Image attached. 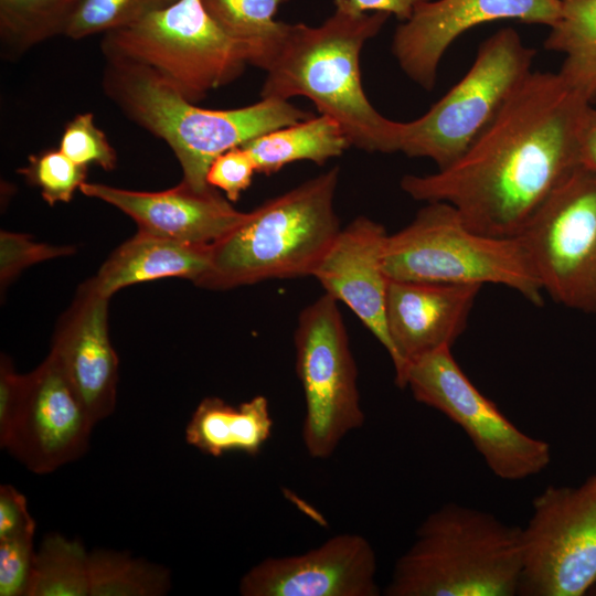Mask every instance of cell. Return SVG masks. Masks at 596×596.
Returning a JSON list of instances; mask_svg holds the SVG:
<instances>
[{"label":"cell","instance_id":"6da1fadb","mask_svg":"<svg viewBox=\"0 0 596 596\" xmlns=\"http://www.w3.org/2000/svg\"><path fill=\"white\" fill-rule=\"evenodd\" d=\"M592 104L558 73L531 72L451 164L407 174L402 190L454 206L471 230L513 237L576 168L578 135Z\"/></svg>","mask_w":596,"mask_h":596},{"label":"cell","instance_id":"7a4b0ae2","mask_svg":"<svg viewBox=\"0 0 596 596\" xmlns=\"http://www.w3.org/2000/svg\"><path fill=\"white\" fill-rule=\"evenodd\" d=\"M390 14L358 12L349 0H334V12L319 26L285 23L264 62L260 98L304 96L320 115L339 123L350 146L370 152L400 149L401 123L382 116L361 81L360 53Z\"/></svg>","mask_w":596,"mask_h":596},{"label":"cell","instance_id":"3957f363","mask_svg":"<svg viewBox=\"0 0 596 596\" xmlns=\"http://www.w3.org/2000/svg\"><path fill=\"white\" fill-rule=\"evenodd\" d=\"M103 88L129 119L168 143L182 181L196 191L212 188L206 173L219 155L312 117L288 100L269 98L234 109L202 108L153 70L125 61H107Z\"/></svg>","mask_w":596,"mask_h":596},{"label":"cell","instance_id":"277c9868","mask_svg":"<svg viewBox=\"0 0 596 596\" xmlns=\"http://www.w3.org/2000/svg\"><path fill=\"white\" fill-rule=\"evenodd\" d=\"M338 180L336 167L247 212L211 244L210 267L194 284L221 290L312 276L341 230L334 209Z\"/></svg>","mask_w":596,"mask_h":596},{"label":"cell","instance_id":"5b68a950","mask_svg":"<svg viewBox=\"0 0 596 596\" xmlns=\"http://www.w3.org/2000/svg\"><path fill=\"white\" fill-rule=\"evenodd\" d=\"M521 568V528L487 511L446 503L417 528L384 594L513 596Z\"/></svg>","mask_w":596,"mask_h":596},{"label":"cell","instance_id":"8992f818","mask_svg":"<svg viewBox=\"0 0 596 596\" xmlns=\"http://www.w3.org/2000/svg\"><path fill=\"white\" fill-rule=\"evenodd\" d=\"M384 266L390 279L497 284L543 305V289L520 240L471 230L446 202H427L409 224L389 234Z\"/></svg>","mask_w":596,"mask_h":596},{"label":"cell","instance_id":"52a82bcc","mask_svg":"<svg viewBox=\"0 0 596 596\" xmlns=\"http://www.w3.org/2000/svg\"><path fill=\"white\" fill-rule=\"evenodd\" d=\"M100 47L106 61L145 65L195 104L235 81L249 64L246 49L222 30L202 0H178L109 31Z\"/></svg>","mask_w":596,"mask_h":596},{"label":"cell","instance_id":"ba28073f","mask_svg":"<svg viewBox=\"0 0 596 596\" xmlns=\"http://www.w3.org/2000/svg\"><path fill=\"white\" fill-rule=\"evenodd\" d=\"M535 51L512 28L485 40L468 72L423 116L401 123L398 151L438 169L456 161L532 72Z\"/></svg>","mask_w":596,"mask_h":596},{"label":"cell","instance_id":"9c48e42d","mask_svg":"<svg viewBox=\"0 0 596 596\" xmlns=\"http://www.w3.org/2000/svg\"><path fill=\"white\" fill-rule=\"evenodd\" d=\"M296 374L305 398L302 441L327 459L364 424L353 358L339 302L323 294L299 313L294 334Z\"/></svg>","mask_w":596,"mask_h":596},{"label":"cell","instance_id":"30bf717a","mask_svg":"<svg viewBox=\"0 0 596 596\" xmlns=\"http://www.w3.org/2000/svg\"><path fill=\"white\" fill-rule=\"evenodd\" d=\"M517 237L543 291L568 308L596 312V173L576 168Z\"/></svg>","mask_w":596,"mask_h":596},{"label":"cell","instance_id":"8fae6325","mask_svg":"<svg viewBox=\"0 0 596 596\" xmlns=\"http://www.w3.org/2000/svg\"><path fill=\"white\" fill-rule=\"evenodd\" d=\"M450 349L409 363L401 387L461 427L497 477L514 481L542 472L551 461L550 445L509 421L464 373Z\"/></svg>","mask_w":596,"mask_h":596},{"label":"cell","instance_id":"7c38bea8","mask_svg":"<svg viewBox=\"0 0 596 596\" xmlns=\"http://www.w3.org/2000/svg\"><path fill=\"white\" fill-rule=\"evenodd\" d=\"M521 558L518 595L582 596L596 585V475L534 498Z\"/></svg>","mask_w":596,"mask_h":596},{"label":"cell","instance_id":"4fadbf2b","mask_svg":"<svg viewBox=\"0 0 596 596\" xmlns=\"http://www.w3.org/2000/svg\"><path fill=\"white\" fill-rule=\"evenodd\" d=\"M94 426L61 365L49 353L25 374L21 405L2 449L31 472L50 473L86 453Z\"/></svg>","mask_w":596,"mask_h":596},{"label":"cell","instance_id":"5bb4252c","mask_svg":"<svg viewBox=\"0 0 596 596\" xmlns=\"http://www.w3.org/2000/svg\"><path fill=\"white\" fill-rule=\"evenodd\" d=\"M561 8V0H427L396 28L392 52L402 71L430 91L445 52L465 32L500 20L550 28Z\"/></svg>","mask_w":596,"mask_h":596},{"label":"cell","instance_id":"9a60e30c","mask_svg":"<svg viewBox=\"0 0 596 596\" xmlns=\"http://www.w3.org/2000/svg\"><path fill=\"white\" fill-rule=\"evenodd\" d=\"M376 554L355 533L329 538L302 554L266 557L241 578L242 596H377Z\"/></svg>","mask_w":596,"mask_h":596},{"label":"cell","instance_id":"2e32d148","mask_svg":"<svg viewBox=\"0 0 596 596\" xmlns=\"http://www.w3.org/2000/svg\"><path fill=\"white\" fill-rule=\"evenodd\" d=\"M481 287L390 279L385 321L398 387L409 363L436 350L451 348L466 329Z\"/></svg>","mask_w":596,"mask_h":596},{"label":"cell","instance_id":"e0dca14e","mask_svg":"<svg viewBox=\"0 0 596 596\" xmlns=\"http://www.w3.org/2000/svg\"><path fill=\"white\" fill-rule=\"evenodd\" d=\"M109 297L85 281L62 316L50 353L96 425L116 407L118 358L108 333Z\"/></svg>","mask_w":596,"mask_h":596},{"label":"cell","instance_id":"ac0fdd59","mask_svg":"<svg viewBox=\"0 0 596 596\" xmlns=\"http://www.w3.org/2000/svg\"><path fill=\"white\" fill-rule=\"evenodd\" d=\"M387 236L382 224L366 216L355 217L341 227L312 277L324 294L345 305L391 355L385 321Z\"/></svg>","mask_w":596,"mask_h":596},{"label":"cell","instance_id":"d6986e66","mask_svg":"<svg viewBox=\"0 0 596 596\" xmlns=\"http://www.w3.org/2000/svg\"><path fill=\"white\" fill-rule=\"evenodd\" d=\"M79 191L121 210L137 223L140 232L190 244L211 245L247 215L234 209L214 188L196 191L183 181L159 192L87 182Z\"/></svg>","mask_w":596,"mask_h":596},{"label":"cell","instance_id":"ffe728a7","mask_svg":"<svg viewBox=\"0 0 596 596\" xmlns=\"http://www.w3.org/2000/svg\"><path fill=\"white\" fill-rule=\"evenodd\" d=\"M211 245L190 244L138 231L118 246L92 279L107 297L138 283L164 277L198 281L209 269Z\"/></svg>","mask_w":596,"mask_h":596},{"label":"cell","instance_id":"44dd1931","mask_svg":"<svg viewBox=\"0 0 596 596\" xmlns=\"http://www.w3.org/2000/svg\"><path fill=\"white\" fill-rule=\"evenodd\" d=\"M274 428L268 400L263 395L231 405L216 396L203 398L185 427V440L212 457L227 453H260Z\"/></svg>","mask_w":596,"mask_h":596},{"label":"cell","instance_id":"7402d4cb","mask_svg":"<svg viewBox=\"0 0 596 596\" xmlns=\"http://www.w3.org/2000/svg\"><path fill=\"white\" fill-rule=\"evenodd\" d=\"M243 147L257 173L270 175L295 161L323 164L341 156L350 142L337 120L320 115L263 134Z\"/></svg>","mask_w":596,"mask_h":596},{"label":"cell","instance_id":"603a6c76","mask_svg":"<svg viewBox=\"0 0 596 596\" xmlns=\"http://www.w3.org/2000/svg\"><path fill=\"white\" fill-rule=\"evenodd\" d=\"M544 47L564 55L557 72L588 103L596 100V0H561Z\"/></svg>","mask_w":596,"mask_h":596},{"label":"cell","instance_id":"cb8c5ba5","mask_svg":"<svg viewBox=\"0 0 596 596\" xmlns=\"http://www.w3.org/2000/svg\"><path fill=\"white\" fill-rule=\"evenodd\" d=\"M82 0H0L3 58L14 60L34 45L65 35Z\"/></svg>","mask_w":596,"mask_h":596},{"label":"cell","instance_id":"d4e9b609","mask_svg":"<svg viewBox=\"0 0 596 596\" xmlns=\"http://www.w3.org/2000/svg\"><path fill=\"white\" fill-rule=\"evenodd\" d=\"M288 1L202 0V3L222 30L246 49L249 64L262 68L285 24L274 15Z\"/></svg>","mask_w":596,"mask_h":596},{"label":"cell","instance_id":"484cf974","mask_svg":"<svg viewBox=\"0 0 596 596\" xmlns=\"http://www.w3.org/2000/svg\"><path fill=\"white\" fill-rule=\"evenodd\" d=\"M89 553L81 541L47 534L35 553L26 596H89Z\"/></svg>","mask_w":596,"mask_h":596},{"label":"cell","instance_id":"4316f807","mask_svg":"<svg viewBox=\"0 0 596 596\" xmlns=\"http://www.w3.org/2000/svg\"><path fill=\"white\" fill-rule=\"evenodd\" d=\"M89 596H162L171 588L170 571L128 553H89Z\"/></svg>","mask_w":596,"mask_h":596},{"label":"cell","instance_id":"83f0119b","mask_svg":"<svg viewBox=\"0 0 596 596\" xmlns=\"http://www.w3.org/2000/svg\"><path fill=\"white\" fill-rule=\"evenodd\" d=\"M178 0H82L65 36L79 40L132 25Z\"/></svg>","mask_w":596,"mask_h":596},{"label":"cell","instance_id":"f1b7e54d","mask_svg":"<svg viewBox=\"0 0 596 596\" xmlns=\"http://www.w3.org/2000/svg\"><path fill=\"white\" fill-rule=\"evenodd\" d=\"M20 173L40 189L50 204L68 202L74 192L86 182L87 167L75 163L60 149H51L29 157Z\"/></svg>","mask_w":596,"mask_h":596},{"label":"cell","instance_id":"f546056e","mask_svg":"<svg viewBox=\"0 0 596 596\" xmlns=\"http://www.w3.org/2000/svg\"><path fill=\"white\" fill-rule=\"evenodd\" d=\"M75 163L96 164L106 171L116 167L117 155L92 113L76 115L62 134L60 148Z\"/></svg>","mask_w":596,"mask_h":596},{"label":"cell","instance_id":"4dcf8cb0","mask_svg":"<svg viewBox=\"0 0 596 596\" xmlns=\"http://www.w3.org/2000/svg\"><path fill=\"white\" fill-rule=\"evenodd\" d=\"M34 533L0 540V596H26L35 553Z\"/></svg>","mask_w":596,"mask_h":596},{"label":"cell","instance_id":"1f68e13d","mask_svg":"<svg viewBox=\"0 0 596 596\" xmlns=\"http://www.w3.org/2000/svg\"><path fill=\"white\" fill-rule=\"evenodd\" d=\"M255 173L257 170L253 158L241 146L219 155L212 161L206 173V182L212 188L225 192L228 201L236 202L241 193L251 185Z\"/></svg>","mask_w":596,"mask_h":596},{"label":"cell","instance_id":"d6a6232c","mask_svg":"<svg viewBox=\"0 0 596 596\" xmlns=\"http://www.w3.org/2000/svg\"><path fill=\"white\" fill-rule=\"evenodd\" d=\"M70 253L67 247L36 244L25 235L1 232V284L7 285L21 269L58 255Z\"/></svg>","mask_w":596,"mask_h":596},{"label":"cell","instance_id":"836d02e7","mask_svg":"<svg viewBox=\"0 0 596 596\" xmlns=\"http://www.w3.org/2000/svg\"><path fill=\"white\" fill-rule=\"evenodd\" d=\"M25 374H19L12 361L1 355L0 361V447L10 435L23 397Z\"/></svg>","mask_w":596,"mask_h":596},{"label":"cell","instance_id":"e575fe53","mask_svg":"<svg viewBox=\"0 0 596 596\" xmlns=\"http://www.w3.org/2000/svg\"><path fill=\"white\" fill-rule=\"evenodd\" d=\"M28 533H35V521L25 497L11 485H1L0 540Z\"/></svg>","mask_w":596,"mask_h":596},{"label":"cell","instance_id":"d590c367","mask_svg":"<svg viewBox=\"0 0 596 596\" xmlns=\"http://www.w3.org/2000/svg\"><path fill=\"white\" fill-rule=\"evenodd\" d=\"M579 166L596 173V108H587L578 135Z\"/></svg>","mask_w":596,"mask_h":596},{"label":"cell","instance_id":"8d00e7d4","mask_svg":"<svg viewBox=\"0 0 596 596\" xmlns=\"http://www.w3.org/2000/svg\"><path fill=\"white\" fill-rule=\"evenodd\" d=\"M427 0H349L358 12H385L394 14L398 20L406 21L415 8Z\"/></svg>","mask_w":596,"mask_h":596}]
</instances>
